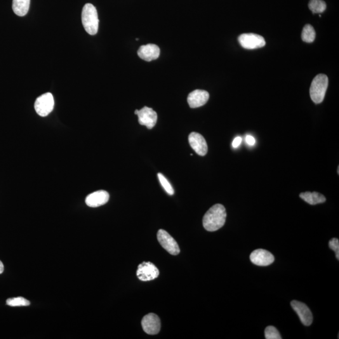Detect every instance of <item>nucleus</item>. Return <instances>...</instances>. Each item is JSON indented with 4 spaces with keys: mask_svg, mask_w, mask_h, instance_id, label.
Instances as JSON below:
<instances>
[{
    "mask_svg": "<svg viewBox=\"0 0 339 339\" xmlns=\"http://www.w3.org/2000/svg\"><path fill=\"white\" fill-rule=\"evenodd\" d=\"M291 307L298 315L302 323L305 326H310L313 322V315L309 308L300 301L293 300L291 302Z\"/></svg>",
    "mask_w": 339,
    "mask_h": 339,
    "instance_id": "9b49d317",
    "label": "nucleus"
},
{
    "mask_svg": "<svg viewBox=\"0 0 339 339\" xmlns=\"http://www.w3.org/2000/svg\"><path fill=\"white\" fill-rule=\"evenodd\" d=\"M246 142L249 146H253L256 143L255 139L251 135L246 136Z\"/></svg>",
    "mask_w": 339,
    "mask_h": 339,
    "instance_id": "393cba45",
    "label": "nucleus"
},
{
    "mask_svg": "<svg viewBox=\"0 0 339 339\" xmlns=\"http://www.w3.org/2000/svg\"><path fill=\"white\" fill-rule=\"evenodd\" d=\"M160 274L156 266L150 262H143L138 266L136 275L143 282L152 281L156 279Z\"/></svg>",
    "mask_w": 339,
    "mask_h": 339,
    "instance_id": "0eeeda50",
    "label": "nucleus"
},
{
    "mask_svg": "<svg viewBox=\"0 0 339 339\" xmlns=\"http://www.w3.org/2000/svg\"><path fill=\"white\" fill-rule=\"evenodd\" d=\"M157 239L161 246L170 254L177 255L180 253L177 242L166 230L160 229L157 233Z\"/></svg>",
    "mask_w": 339,
    "mask_h": 339,
    "instance_id": "39448f33",
    "label": "nucleus"
},
{
    "mask_svg": "<svg viewBox=\"0 0 339 339\" xmlns=\"http://www.w3.org/2000/svg\"><path fill=\"white\" fill-rule=\"evenodd\" d=\"M209 98L208 92L197 89L188 94L187 102L191 108H197L206 105Z\"/></svg>",
    "mask_w": 339,
    "mask_h": 339,
    "instance_id": "ddd939ff",
    "label": "nucleus"
},
{
    "mask_svg": "<svg viewBox=\"0 0 339 339\" xmlns=\"http://www.w3.org/2000/svg\"><path fill=\"white\" fill-rule=\"evenodd\" d=\"M135 114L138 115L139 123L148 129H152L157 123V114L152 108L145 107L140 110H135Z\"/></svg>",
    "mask_w": 339,
    "mask_h": 339,
    "instance_id": "6e6552de",
    "label": "nucleus"
},
{
    "mask_svg": "<svg viewBox=\"0 0 339 339\" xmlns=\"http://www.w3.org/2000/svg\"><path fill=\"white\" fill-rule=\"evenodd\" d=\"M250 260L254 265L267 267L274 262L275 257L270 252L265 249H258L251 254Z\"/></svg>",
    "mask_w": 339,
    "mask_h": 339,
    "instance_id": "9d476101",
    "label": "nucleus"
},
{
    "mask_svg": "<svg viewBox=\"0 0 339 339\" xmlns=\"http://www.w3.org/2000/svg\"><path fill=\"white\" fill-rule=\"evenodd\" d=\"M160 54V48L155 44H150L141 46L138 51V55L140 58L147 62L157 59Z\"/></svg>",
    "mask_w": 339,
    "mask_h": 339,
    "instance_id": "4468645a",
    "label": "nucleus"
},
{
    "mask_svg": "<svg viewBox=\"0 0 339 339\" xmlns=\"http://www.w3.org/2000/svg\"><path fill=\"white\" fill-rule=\"evenodd\" d=\"M190 147L201 156H205L208 151L206 140L201 134L192 132L188 136Z\"/></svg>",
    "mask_w": 339,
    "mask_h": 339,
    "instance_id": "f8f14e48",
    "label": "nucleus"
},
{
    "mask_svg": "<svg viewBox=\"0 0 339 339\" xmlns=\"http://www.w3.org/2000/svg\"><path fill=\"white\" fill-rule=\"evenodd\" d=\"M158 177H159L160 182L161 183V185L165 190H166L169 195H173L174 190L172 186L168 180L166 178V176L162 175V173H158Z\"/></svg>",
    "mask_w": 339,
    "mask_h": 339,
    "instance_id": "4be33fe9",
    "label": "nucleus"
},
{
    "mask_svg": "<svg viewBox=\"0 0 339 339\" xmlns=\"http://www.w3.org/2000/svg\"><path fill=\"white\" fill-rule=\"evenodd\" d=\"M308 7L313 13H321L326 10L327 5L323 0H310Z\"/></svg>",
    "mask_w": 339,
    "mask_h": 339,
    "instance_id": "6ab92c4d",
    "label": "nucleus"
},
{
    "mask_svg": "<svg viewBox=\"0 0 339 339\" xmlns=\"http://www.w3.org/2000/svg\"><path fill=\"white\" fill-rule=\"evenodd\" d=\"M300 197L310 205L324 203L326 201V198L325 197L324 195L316 192L301 193Z\"/></svg>",
    "mask_w": 339,
    "mask_h": 339,
    "instance_id": "dca6fc26",
    "label": "nucleus"
},
{
    "mask_svg": "<svg viewBox=\"0 0 339 339\" xmlns=\"http://www.w3.org/2000/svg\"><path fill=\"white\" fill-rule=\"evenodd\" d=\"M30 0H13L12 8L14 13L19 16L27 15L29 10Z\"/></svg>",
    "mask_w": 339,
    "mask_h": 339,
    "instance_id": "f3484780",
    "label": "nucleus"
},
{
    "mask_svg": "<svg viewBox=\"0 0 339 339\" xmlns=\"http://www.w3.org/2000/svg\"><path fill=\"white\" fill-rule=\"evenodd\" d=\"M6 304L11 307H20V306H28L30 305L29 301L23 297L9 298L6 300Z\"/></svg>",
    "mask_w": 339,
    "mask_h": 339,
    "instance_id": "aec40b11",
    "label": "nucleus"
},
{
    "mask_svg": "<svg viewBox=\"0 0 339 339\" xmlns=\"http://www.w3.org/2000/svg\"><path fill=\"white\" fill-rule=\"evenodd\" d=\"M110 194L105 190H98L87 196L86 204L90 207H98L103 206L109 201Z\"/></svg>",
    "mask_w": 339,
    "mask_h": 339,
    "instance_id": "2eb2a0df",
    "label": "nucleus"
},
{
    "mask_svg": "<svg viewBox=\"0 0 339 339\" xmlns=\"http://www.w3.org/2000/svg\"><path fill=\"white\" fill-rule=\"evenodd\" d=\"M34 107L39 116H48L54 110V100L53 94L50 93L42 94L37 99Z\"/></svg>",
    "mask_w": 339,
    "mask_h": 339,
    "instance_id": "20e7f679",
    "label": "nucleus"
},
{
    "mask_svg": "<svg viewBox=\"0 0 339 339\" xmlns=\"http://www.w3.org/2000/svg\"><path fill=\"white\" fill-rule=\"evenodd\" d=\"M315 36L316 34L314 27L310 25H306L301 33V39L303 41L307 43H312L315 41Z\"/></svg>",
    "mask_w": 339,
    "mask_h": 339,
    "instance_id": "a211bd4d",
    "label": "nucleus"
},
{
    "mask_svg": "<svg viewBox=\"0 0 339 339\" xmlns=\"http://www.w3.org/2000/svg\"><path fill=\"white\" fill-rule=\"evenodd\" d=\"M329 248L335 251L336 258L339 260V241L338 238H333L329 241Z\"/></svg>",
    "mask_w": 339,
    "mask_h": 339,
    "instance_id": "5701e85b",
    "label": "nucleus"
},
{
    "mask_svg": "<svg viewBox=\"0 0 339 339\" xmlns=\"http://www.w3.org/2000/svg\"><path fill=\"white\" fill-rule=\"evenodd\" d=\"M329 79L326 75L320 74L315 77L311 84L310 98L315 104H320L324 101L328 88Z\"/></svg>",
    "mask_w": 339,
    "mask_h": 339,
    "instance_id": "7ed1b4c3",
    "label": "nucleus"
},
{
    "mask_svg": "<svg viewBox=\"0 0 339 339\" xmlns=\"http://www.w3.org/2000/svg\"><path fill=\"white\" fill-rule=\"evenodd\" d=\"M82 25L86 31L91 35H96L98 31L99 19L97 9L91 3L85 4L82 11Z\"/></svg>",
    "mask_w": 339,
    "mask_h": 339,
    "instance_id": "f03ea898",
    "label": "nucleus"
},
{
    "mask_svg": "<svg viewBox=\"0 0 339 339\" xmlns=\"http://www.w3.org/2000/svg\"><path fill=\"white\" fill-rule=\"evenodd\" d=\"M240 45L246 49H256L265 46L266 42L264 38L253 33L243 34L238 37Z\"/></svg>",
    "mask_w": 339,
    "mask_h": 339,
    "instance_id": "423d86ee",
    "label": "nucleus"
},
{
    "mask_svg": "<svg viewBox=\"0 0 339 339\" xmlns=\"http://www.w3.org/2000/svg\"><path fill=\"white\" fill-rule=\"evenodd\" d=\"M4 271V266L3 263L1 262V261H0V274H1V273H3Z\"/></svg>",
    "mask_w": 339,
    "mask_h": 339,
    "instance_id": "a878e982",
    "label": "nucleus"
},
{
    "mask_svg": "<svg viewBox=\"0 0 339 339\" xmlns=\"http://www.w3.org/2000/svg\"><path fill=\"white\" fill-rule=\"evenodd\" d=\"M226 211L223 205H214L209 209L203 218V226L207 231H216L225 225L226 220Z\"/></svg>",
    "mask_w": 339,
    "mask_h": 339,
    "instance_id": "f257e3e1",
    "label": "nucleus"
},
{
    "mask_svg": "<svg viewBox=\"0 0 339 339\" xmlns=\"http://www.w3.org/2000/svg\"><path fill=\"white\" fill-rule=\"evenodd\" d=\"M241 142L242 138L240 137V136H237V137L235 138L234 140L232 141V147L234 148L238 147L240 144H241Z\"/></svg>",
    "mask_w": 339,
    "mask_h": 339,
    "instance_id": "b1692460",
    "label": "nucleus"
},
{
    "mask_svg": "<svg viewBox=\"0 0 339 339\" xmlns=\"http://www.w3.org/2000/svg\"><path fill=\"white\" fill-rule=\"evenodd\" d=\"M265 338L267 339H282L280 333L278 330L273 326H268L265 331Z\"/></svg>",
    "mask_w": 339,
    "mask_h": 339,
    "instance_id": "412c9836",
    "label": "nucleus"
},
{
    "mask_svg": "<svg viewBox=\"0 0 339 339\" xmlns=\"http://www.w3.org/2000/svg\"><path fill=\"white\" fill-rule=\"evenodd\" d=\"M143 331L149 335H156L161 329V322L159 317L155 314L145 315L141 320Z\"/></svg>",
    "mask_w": 339,
    "mask_h": 339,
    "instance_id": "1a4fd4ad",
    "label": "nucleus"
}]
</instances>
